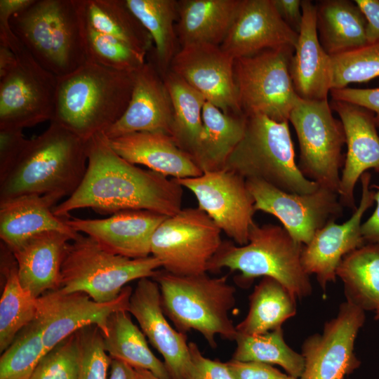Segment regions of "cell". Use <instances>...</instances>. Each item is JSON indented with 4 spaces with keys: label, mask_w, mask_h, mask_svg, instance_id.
<instances>
[{
    "label": "cell",
    "mask_w": 379,
    "mask_h": 379,
    "mask_svg": "<svg viewBox=\"0 0 379 379\" xmlns=\"http://www.w3.org/2000/svg\"><path fill=\"white\" fill-rule=\"evenodd\" d=\"M333 100L344 101L366 108L374 114L377 126H379V88H355L345 87L331 89Z\"/></svg>",
    "instance_id": "45"
},
{
    "label": "cell",
    "mask_w": 379,
    "mask_h": 379,
    "mask_svg": "<svg viewBox=\"0 0 379 379\" xmlns=\"http://www.w3.org/2000/svg\"><path fill=\"white\" fill-rule=\"evenodd\" d=\"M302 20L289 69L295 91L306 100H328L331 91V56L321 46L317 30L316 6L301 4Z\"/></svg>",
    "instance_id": "24"
},
{
    "label": "cell",
    "mask_w": 379,
    "mask_h": 379,
    "mask_svg": "<svg viewBox=\"0 0 379 379\" xmlns=\"http://www.w3.org/2000/svg\"><path fill=\"white\" fill-rule=\"evenodd\" d=\"M10 26L34 59L58 77L86 62L75 0H34L11 18Z\"/></svg>",
    "instance_id": "6"
},
{
    "label": "cell",
    "mask_w": 379,
    "mask_h": 379,
    "mask_svg": "<svg viewBox=\"0 0 379 379\" xmlns=\"http://www.w3.org/2000/svg\"><path fill=\"white\" fill-rule=\"evenodd\" d=\"M289 121L298 137V167L303 175L338 194L340 171L345 161L342 149L346 139L343 124L333 117L328 100L300 98L290 114Z\"/></svg>",
    "instance_id": "10"
},
{
    "label": "cell",
    "mask_w": 379,
    "mask_h": 379,
    "mask_svg": "<svg viewBox=\"0 0 379 379\" xmlns=\"http://www.w3.org/2000/svg\"><path fill=\"white\" fill-rule=\"evenodd\" d=\"M34 0H0V44L11 46L18 38L10 26L11 18L33 3Z\"/></svg>",
    "instance_id": "48"
},
{
    "label": "cell",
    "mask_w": 379,
    "mask_h": 379,
    "mask_svg": "<svg viewBox=\"0 0 379 379\" xmlns=\"http://www.w3.org/2000/svg\"><path fill=\"white\" fill-rule=\"evenodd\" d=\"M81 366L79 379H107L111 357L105 349L103 335L96 326L79 330Z\"/></svg>",
    "instance_id": "43"
},
{
    "label": "cell",
    "mask_w": 379,
    "mask_h": 379,
    "mask_svg": "<svg viewBox=\"0 0 379 379\" xmlns=\"http://www.w3.org/2000/svg\"><path fill=\"white\" fill-rule=\"evenodd\" d=\"M174 180L194 194L198 207L236 244L243 246L248 242L255 210L244 177L223 168Z\"/></svg>",
    "instance_id": "14"
},
{
    "label": "cell",
    "mask_w": 379,
    "mask_h": 379,
    "mask_svg": "<svg viewBox=\"0 0 379 379\" xmlns=\"http://www.w3.org/2000/svg\"><path fill=\"white\" fill-rule=\"evenodd\" d=\"M246 117L244 135L224 168L286 192H314L319 185L306 178L295 162L288 121L277 122L260 114Z\"/></svg>",
    "instance_id": "7"
},
{
    "label": "cell",
    "mask_w": 379,
    "mask_h": 379,
    "mask_svg": "<svg viewBox=\"0 0 379 379\" xmlns=\"http://www.w3.org/2000/svg\"><path fill=\"white\" fill-rule=\"evenodd\" d=\"M88 141L54 121L28 139L17 162L0 180V200L25 194L71 196L85 175Z\"/></svg>",
    "instance_id": "2"
},
{
    "label": "cell",
    "mask_w": 379,
    "mask_h": 379,
    "mask_svg": "<svg viewBox=\"0 0 379 379\" xmlns=\"http://www.w3.org/2000/svg\"><path fill=\"white\" fill-rule=\"evenodd\" d=\"M286 379H296V378H292L291 376H288Z\"/></svg>",
    "instance_id": "55"
},
{
    "label": "cell",
    "mask_w": 379,
    "mask_h": 379,
    "mask_svg": "<svg viewBox=\"0 0 379 379\" xmlns=\"http://www.w3.org/2000/svg\"><path fill=\"white\" fill-rule=\"evenodd\" d=\"M366 20L368 44L379 42V0H355Z\"/></svg>",
    "instance_id": "49"
},
{
    "label": "cell",
    "mask_w": 379,
    "mask_h": 379,
    "mask_svg": "<svg viewBox=\"0 0 379 379\" xmlns=\"http://www.w3.org/2000/svg\"><path fill=\"white\" fill-rule=\"evenodd\" d=\"M16 57L7 46L0 44V77L5 75L15 65Z\"/></svg>",
    "instance_id": "53"
},
{
    "label": "cell",
    "mask_w": 379,
    "mask_h": 379,
    "mask_svg": "<svg viewBox=\"0 0 379 379\" xmlns=\"http://www.w3.org/2000/svg\"><path fill=\"white\" fill-rule=\"evenodd\" d=\"M284 21L294 31L299 32L302 20L300 0H273Z\"/></svg>",
    "instance_id": "50"
},
{
    "label": "cell",
    "mask_w": 379,
    "mask_h": 379,
    "mask_svg": "<svg viewBox=\"0 0 379 379\" xmlns=\"http://www.w3.org/2000/svg\"><path fill=\"white\" fill-rule=\"evenodd\" d=\"M173 108L162 75L152 60L135 72L128 107L121 117L105 133L108 139L135 132L170 135Z\"/></svg>",
    "instance_id": "23"
},
{
    "label": "cell",
    "mask_w": 379,
    "mask_h": 379,
    "mask_svg": "<svg viewBox=\"0 0 379 379\" xmlns=\"http://www.w3.org/2000/svg\"><path fill=\"white\" fill-rule=\"evenodd\" d=\"M60 200L54 195L25 194L0 200V238L13 250L29 237L59 231L73 237L78 234L53 212Z\"/></svg>",
    "instance_id": "27"
},
{
    "label": "cell",
    "mask_w": 379,
    "mask_h": 379,
    "mask_svg": "<svg viewBox=\"0 0 379 379\" xmlns=\"http://www.w3.org/2000/svg\"><path fill=\"white\" fill-rule=\"evenodd\" d=\"M152 279L159 285L165 315L178 331L194 330L212 348L217 347V335L235 340L237 331L229 312L235 305L236 289L227 276H178L158 270Z\"/></svg>",
    "instance_id": "4"
},
{
    "label": "cell",
    "mask_w": 379,
    "mask_h": 379,
    "mask_svg": "<svg viewBox=\"0 0 379 379\" xmlns=\"http://www.w3.org/2000/svg\"><path fill=\"white\" fill-rule=\"evenodd\" d=\"M302 244L281 226L251 225L248 242L236 246L222 241L208 266V271L222 268L240 273L239 281L251 283L255 278L270 277L281 283L295 298L312 293L310 276L301 263Z\"/></svg>",
    "instance_id": "5"
},
{
    "label": "cell",
    "mask_w": 379,
    "mask_h": 379,
    "mask_svg": "<svg viewBox=\"0 0 379 379\" xmlns=\"http://www.w3.org/2000/svg\"><path fill=\"white\" fill-rule=\"evenodd\" d=\"M125 2L149 33L154 43L152 60L161 74L168 69L177 53L176 22L178 1L125 0Z\"/></svg>",
    "instance_id": "36"
},
{
    "label": "cell",
    "mask_w": 379,
    "mask_h": 379,
    "mask_svg": "<svg viewBox=\"0 0 379 379\" xmlns=\"http://www.w3.org/2000/svg\"><path fill=\"white\" fill-rule=\"evenodd\" d=\"M45 354L41 333L34 320L19 332L1 353L0 379H30Z\"/></svg>",
    "instance_id": "39"
},
{
    "label": "cell",
    "mask_w": 379,
    "mask_h": 379,
    "mask_svg": "<svg viewBox=\"0 0 379 379\" xmlns=\"http://www.w3.org/2000/svg\"><path fill=\"white\" fill-rule=\"evenodd\" d=\"M82 22L93 30L114 37L147 57L154 49L149 33L125 0H75Z\"/></svg>",
    "instance_id": "29"
},
{
    "label": "cell",
    "mask_w": 379,
    "mask_h": 379,
    "mask_svg": "<svg viewBox=\"0 0 379 379\" xmlns=\"http://www.w3.org/2000/svg\"><path fill=\"white\" fill-rule=\"evenodd\" d=\"M379 77V42L331 56V88L368 81Z\"/></svg>",
    "instance_id": "41"
},
{
    "label": "cell",
    "mask_w": 379,
    "mask_h": 379,
    "mask_svg": "<svg viewBox=\"0 0 379 379\" xmlns=\"http://www.w3.org/2000/svg\"><path fill=\"white\" fill-rule=\"evenodd\" d=\"M13 67L0 77V129L21 130L51 121L58 77L43 67L20 41Z\"/></svg>",
    "instance_id": "12"
},
{
    "label": "cell",
    "mask_w": 379,
    "mask_h": 379,
    "mask_svg": "<svg viewBox=\"0 0 379 379\" xmlns=\"http://www.w3.org/2000/svg\"><path fill=\"white\" fill-rule=\"evenodd\" d=\"M81 22L86 61L128 72H136L145 63L147 56L114 37L93 30L82 20Z\"/></svg>",
    "instance_id": "40"
},
{
    "label": "cell",
    "mask_w": 379,
    "mask_h": 379,
    "mask_svg": "<svg viewBox=\"0 0 379 379\" xmlns=\"http://www.w3.org/2000/svg\"><path fill=\"white\" fill-rule=\"evenodd\" d=\"M336 276L343 283L346 300L379 320V245L365 244L346 255Z\"/></svg>",
    "instance_id": "32"
},
{
    "label": "cell",
    "mask_w": 379,
    "mask_h": 379,
    "mask_svg": "<svg viewBox=\"0 0 379 379\" xmlns=\"http://www.w3.org/2000/svg\"><path fill=\"white\" fill-rule=\"evenodd\" d=\"M202 119V133L193 160L203 173L223 169L244 135L246 117L225 114L206 101Z\"/></svg>",
    "instance_id": "31"
},
{
    "label": "cell",
    "mask_w": 379,
    "mask_h": 379,
    "mask_svg": "<svg viewBox=\"0 0 379 379\" xmlns=\"http://www.w3.org/2000/svg\"><path fill=\"white\" fill-rule=\"evenodd\" d=\"M298 33L279 14L273 0H241L220 46L234 59L267 49L295 50Z\"/></svg>",
    "instance_id": "20"
},
{
    "label": "cell",
    "mask_w": 379,
    "mask_h": 379,
    "mask_svg": "<svg viewBox=\"0 0 379 379\" xmlns=\"http://www.w3.org/2000/svg\"><path fill=\"white\" fill-rule=\"evenodd\" d=\"M135 72L86 61L72 72L58 77L51 121L86 141L104 133L126 111Z\"/></svg>",
    "instance_id": "3"
},
{
    "label": "cell",
    "mask_w": 379,
    "mask_h": 379,
    "mask_svg": "<svg viewBox=\"0 0 379 379\" xmlns=\"http://www.w3.org/2000/svg\"><path fill=\"white\" fill-rule=\"evenodd\" d=\"M103 341L111 358L137 369L149 371L161 379H171L164 361L151 351L145 334L133 322L128 311L119 310L111 315Z\"/></svg>",
    "instance_id": "34"
},
{
    "label": "cell",
    "mask_w": 379,
    "mask_h": 379,
    "mask_svg": "<svg viewBox=\"0 0 379 379\" xmlns=\"http://www.w3.org/2000/svg\"><path fill=\"white\" fill-rule=\"evenodd\" d=\"M315 6L318 38L330 56L368 44L366 20L354 1L321 0Z\"/></svg>",
    "instance_id": "30"
},
{
    "label": "cell",
    "mask_w": 379,
    "mask_h": 379,
    "mask_svg": "<svg viewBox=\"0 0 379 379\" xmlns=\"http://www.w3.org/2000/svg\"><path fill=\"white\" fill-rule=\"evenodd\" d=\"M88 163L77 190L57 204L61 218L90 208L106 215L126 210H145L171 216L182 209L183 187L173 178L143 169L118 155L104 133L88 140Z\"/></svg>",
    "instance_id": "1"
},
{
    "label": "cell",
    "mask_w": 379,
    "mask_h": 379,
    "mask_svg": "<svg viewBox=\"0 0 379 379\" xmlns=\"http://www.w3.org/2000/svg\"><path fill=\"white\" fill-rule=\"evenodd\" d=\"M108 142L112 149L127 161L145 166L166 177L182 179L203 173L192 157L168 134L135 132L108 139Z\"/></svg>",
    "instance_id": "26"
},
{
    "label": "cell",
    "mask_w": 379,
    "mask_h": 379,
    "mask_svg": "<svg viewBox=\"0 0 379 379\" xmlns=\"http://www.w3.org/2000/svg\"><path fill=\"white\" fill-rule=\"evenodd\" d=\"M226 365L234 379H286L289 375L272 365L232 359Z\"/></svg>",
    "instance_id": "46"
},
{
    "label": "cell",
    "mask_w": 379,
    "mask_h": 379,
    "mask_svg": "<svg viewBox=\"0 0 379 379\" xmlns=\"http://www.w3.org/2000/svg\"><path fill=\"white\" fill-rule=\"evenodd\" d=\"M5 284L0 300V352L36 316L37 299L19 281L14 256L4 265Z\"/></svg>",
    "instance_id": "37"
},
{
    "label": "cell",
    "mask_w": 379,
    "mask_h": 379,
    "mask_svg": "<svg viewBox=\"0 0 379 379\" xmlns=\"http://www.w3.org/2000/svg\"><path fill=\"white\" fill-rule=\"evenodd\" d=\"M161 267L160 261L152 255L142 258L120 255L78 233L67 246L58 290L84 293L98 302H110L129 282L152 278Z\"/></svg>",
    "instance_id": "8"
},
{
    "label": "cell",
    "mask_w": 379,
    "mask_h": 379,
    "mask_svg": "<svg viewBox=\"0 0 379 379\" xmlns=\"http://www.w3.org/2000/svg\"><path fill=\"white\" fill-rule=\"evenodd\" d=\"M162 77L173 108L170 135L176 145L192 158L202 133V113L206 100L200 92L171 71L168 70Z\"/></svg>",
    "instance_id": "35"
},
{
    "label": "cell",
    "mask_w": 379,
    "mask_h": 379,
    "mask_svg": "<svg viewBox=\"0 0 379 379\" xmlns=\"http://www.w3.org/2000/svg\"><path fill=\"white\" fill-rule=\"evenodd\" d=\"M74 237L59 231H46L26 239L13 250L22 286L39 298L58 290L64 255Z\"/></svg>",
    "instance_id": "25"
},
{
    "label": "cell",
    "mask_w": 379,
    "mask_h": 379,
    "mask_svg": "<svg viewBox=\"0 0 379 379\" xmlns=\"http://www.w3.org/2000/svg\"><path fill=\"white\" fill-rule=\"evenodd\" d=\"M255 210L276 217L297 241L307 244L315 233L342 215L338 194L319 187L310 194L289 193L264 181L246 180Z\"/></svg>",
    "instance_id": "13"
},
{
    "label": "cell",
    "mask_w": 379,
    "mask_h": 379,
    "mask_svg": "<svg viewBox=\"0 0 379 379\" xmlns=\"http://www.w3.org/2000/svg\"><path fill=\"white\" fill-rule=\"evenodd\" d=\"M189 347L200 379H234L226 363L204 357L194 343H189Z\"/></svg>",
    "instance_id": "47"
},
{
    "label": "cell",
    "mask_w": 379,
    "mask_h": 379,
    "mask_svg": "<svg viewBox=\"0 0 379 379\" xmlns=\"http://www.w3.org/2000/svg\"><path fill=\"white\" fill-rule=\"evenodd\" d=\"M137 371L138 374V379H161L149 371L145 369H137Z\"/></svg>",
    "instance_id": "54"
},
{
    "label": "cell",
    "mask_w": 379,
    "mask_h": 379,
    "mask_svg": "<svg viewBox=\"0 0 379 379\" xmlns=\"http://www.w3.org/2000/svg\"><path fill=\"white\" fill-rule=\"evenodd\" d=\"M128 312L152 346L161 354L171 379H200L186 334L174 329L164 312L158 284L152 278L138 281Z\"/></svg>",
    "instance_id": "17"
},
{
    "label": "cell",
    "mask_w": 379,
    "mask_h": 379,
    "mask_svg": "<svg viewBox=\"0 0 379 379\" xmlns=\"http://www.w3.org/2000/svg\"><path fill=\"white\" fill-rule=\"evenodd\" d=\"M237 347L232 359L280 366L287 375L299 379L305 368V359L285 342L281 328L262 334L237 333Z\"/></svg>",
    "instance_id": "38"
},
{
    "label": "cell",
    "mask_w": 379,
    "mask_h": 379,
    "mask_svg": "<svg viewBox=\"0 0 379 379\" xmlns=\"http://www.w3.org/2000/svg\"><path fill=\"white\" fill-rule=\"evenodd\" d=\"M241 0H180L175 29L181 46L206 44L220 46Z\"/></svg>",
    "instance_id": "28"
},
{
    "label": "cell",
    "mask_w": 379,
    "mask_h": 379,
    "mask_svg": "<svg viewBox=\"0 0 379 379\" xmlns=\"http://www.w3.org/2000/svg\"><path fill=\"white\" fill-rule=\"evenodd\" d=\"M365 321V312L346 300L335 317L326 322L323 332L309 336L302 345L305 359L299 379H347L360 366L354 349Z\"/></svg>",
    "instance_id": "16"
},
{
    "label": "cell",
    "mask_w": 379,
    "mask_h": 379,
    "mask_svg": "<svg viewBox=\"0 0 379 379\" xmlns=\"http://www.w3.org/2000/svg\"><path fill=\"white\" fill-rule=\"evenodd\" d=\"M360 180L361 197L351 217L342 224L328 222L315 233L307 244L302 246L303 270L309 276L315 274L324 292L328 284L335 281L336 270L343 258L366 244L361 234V220L375 201V191L371 188L370 173H363Z\"/></svg>",
    "instance_id": "19"
},
{
    "label": "cell",
    "mask_w": 379,
    "mask_h": 379,
    "mask_svg": "<svg viewBox=\"0 0 379 379\" xmlns=\"http://www.w3.org/2000/svg\"><path fill=\"white\" fill-rule=\"evenodd\" d=\"M371 188L375 191L374 200L376 207L372 215L361 224V234L366 244L379 245V185H373Z\"/></svg>",
    "instance_id": "51"
},
{
    "label": "cell",
    "mask_w": 379,
    "mask_h": 379,
    "mask_svg": "<svg viewBox=\"0 0 379 379\" xmlns=\"http://www.w3.org/2000/svg\"><path fill=\"white\" fill-rule=\"evenodd\" d=\"M27 140L21 130L0 129V180L14 166Z\"/></svg>",
    "instance_id": "44"
},
{
    "label": "cell",
    "mask_w": 379,
    "mask_h": 379,
    "mask_svg": "<svg viewBox=\"0 0 379 379\" xmlns=\"http://www.w3.org/2000/svg\"><path fill=\"white\" fill-rule=\"evenodd\" d=\"M293 52L267 49L234 59V81L245 117L260 114L277 122L289 121L290 114L300 99L289 69Z\"/></svg>",
    "instance_id": "9"
},
{
    "label": "cell",
    "mask_w": 379,
    "mask_h": 379,
    "mask_svg": "<svg viewBox=\"0 0 379 379\" xmlns=\"http://www.w3.org/2000/svg\"><path fill=\"white\" fill-rule=\"evenodd\" d=\"M220 229L199 207L167 217L151 239V255L165 271L178 276L205 274L219 250Z\"/></svg>",
    "instance_id": "11"
},
{
    "label": "cell",
    "mask_w": 379,
    "mask_h": 379,
    "mask_svg": "<svg viewBox=\"0 0 379 379\" xmlns=\"http://www.w3.org/2000/svg\"><path fill=\"white\" fill-rule=\"evenodd\" d=\"M167 216L145 210H126L108 218H66L76 232L86 234L111 252L130 258L151 255V239Z\"/></svg>",
    "instance_id": "22"
},
{
    "label": "cell",
    "mask_w": 379,
    "mask_h": 379,
    "mask_svg": "<svg viewBox=\"0 0 379 379\" xmlns=\"http://www.w3.org/2000/svg\"><path fill=\"white\" fill-rule=\"evenodd\" d=\"M341 121L347 147L338 190L341 204L357 208L354 187L368 169L379 173V135L374 114L359 105L332 100L330 103Z\"/></svg>",
    "instance_id": "21"
},
{
    "label": "cell",
    "mask_w": 379,
    "mask_h": 379,
    "mask_svg": "<svg viewBox=\"0 0 379 379\" xmlns=\"http://www.w3.org/2000/svg\"><path fill=\"white\" fill-rule=\"evenodd\" d=\"M111 359L109 377L107 379H138L136 368L121 360Z\"/></svg>",
    "instance_id": "52"
},
{
    "label": "cell",
    "mask_w": 379,
    "mask_h": 379,
    "mask_svg": "<svg viewBox=\"0 0 379 379\" xmlns=\"http://www.w3.org/2000/svg\"><path fill=\"white\" fill-rule=\"evenodd\" d=\"M234 58L220 46H183L169 69L200 92L206 101L228 114L244 115L234 77Z\"/></svg>",
    "instance_id": "18"
},
{
    "label": "cell",
    "mask_w": 379,
    "mask_h": 379,
    "mask_svg": "<svg viewBox=\"0 0 379 379\" xmlns=\"http://www.w3.org/2000/svg\"><path fill=\"white\" fill-rule=\"evenodd\" d=\"M81 366L79 331L48 351L39 361L30 379H79Z\"/></svg>",
    "instance_id": "42"
},
{
    "label": "cell",
    "mask_w": 379,
    "mask_h": 379,
    "mask_svg": "<svg viewBox=\"0 0 379 379\" xmlns=\"http://www.w3.org/2000/svg\"><path fill=\"white\" fill-rule=\"evenodd\" d=\"M296 298L278 281L263 277L249 296L246 317L236 326L237 333L257 335L281 328L296 313Z\"/></svg>",
    "instance_id": "33"
},
{
    "label": "cell",
    "mask_w": 379,
    "mask_h": 379,
    "mask_svg": "<svg viewBox=\"0 0 379 379\" xmlns=\"http://www.w3.org/2000/svg\"><path fill=\"white\" fill-rule=\"evenodd\" d=\"M133 290L125 286L115 300L98 302L81 292H46L37 299L34 321L38 324L46 353L61 340L79 330L96 326L105 336L111 315L119 310L128 311Z\"/></svg>",
    "instance_id": "15"
}]
</instances>
